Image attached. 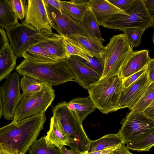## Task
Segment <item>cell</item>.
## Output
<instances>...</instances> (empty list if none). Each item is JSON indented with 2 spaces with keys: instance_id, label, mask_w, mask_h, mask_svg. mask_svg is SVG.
<instances>
[{
  "instance_id": "obj_10",
  "label": "cell",
  "mask_w": 154,
  "mask_h": 154,
  "mask_svg": "<svg viewBox=\"0 0 154 154\" xmlns=\"http://www.w3.org/2000/svg\"><path fill=\"white\" fill-rule=\"evenodd\" d=\"M121 123L119 132L126 143L138 141L154 130V120L143 112L131 110Z\"/></svg>"
},
{
  "instance_id": "obj_3",
  "label": "cell",
  "mask_w": 154,
  "mask_h": 154,
  "mask_svg": "<svg viewBox=\"0 0 154 154\" xmlns=\"http://www.w3.org/2000/svg\"><path fill=\"white\" fill-rule=\"evenodd\" d=\"M66 103L62 102L54 107L52 116L57 120L63 132L70 139L69 146L83 154L88 151L91 140L84 131L82 123L75 113L68 108Z\"/></svg>"
},
{
  "instance_id": "obj_8",
  "label": "cell",
  "mask_w": 154,
  "mask_h": 154,
  "mask_svg": "<svg viewBox=\"0 0 154 154\" xmlns=\"http://www.w3.org/2000/svg\"><path fill=\"white\" fill-rule=\"evenodd\" d=\"M5 29L10 45L17 57H22L23 54L26 50L36 43L49 38L60 35L54 33L39 32L23 21Z\"/></svg>"
},
{
  "instance_id": "obj_2",
  "label": "cell",
  "mask_w": 154,
  "mask_h": 154,
  "mask_svg": "<svg viewBox=\"0 0 154 154\" xmlns=\"http://www.w3.org/2000/svg\"><path fill=\"white\" fill-rule=\"evenodd\" d=\"M21 76H29L51 86L74 81L65 59L54 62L31 61L24 59L15 68Z\"/></svg>"
},
{
  "instance_id": "obj_39",
  "label": "cell",
  "mask_w": 154,
  "mask_h": 154,
  "mask_svg": "<svg viewBox=\"0 0 154 154\" xmlns=\"http://www.w3.org/2000/svg\"><path fill=\"white\" fill-rule=\"evenodd\" d=\"M143 112L147 116L154 120V99L150 105Z\"/></svg>"
},
{
  "instance_id": "obj_42",
  "label": "cell",
  "mask_w": 154,
  "mask_h": 154,
  "mask_svg": "<svg viewBox=\"0 0 154 154\" xmlns=\"http://www.w3.org/2000/svg\"><path fill=\"white\" fill-rule=\"evenodd\" d=\"M44 1L51 6L61 11L59 0H44Z\"/></svg>"
},
{
  "instance_id": "obj_4",
  "label": "cell",
  "mask_w": 154,
  "mask_h": 154,
  "mask_svg": "<svg viewBox=\"0 0 154 154\" xmlns=\"http://www.w3.org/2000/svg\"><path fill=\"white\" fill-rule=\"evenodd\" d=\"M124 88L119 75L101 78L88 89L89 96L96 108L107 114L119 109V102Z\"/></svg>"
},
{
  "instance_id": "obj_30",
  "label": "cell",
  "mask_w": 154,
  "mask_h": 154,
  "mask_svg": "<svg viewBox=\"0 0 154 154\" xmlns=\"http://www.w3.org/2000/svg\"><path fill=\"white\" fill-rule=\"evenodd\" d=\"M154 99V82L148 86L142 97L131 109L143 112L151 104Z\"/></svg>"
},
{
  "instance_id": "obj_22",
  "label": "cell",
  "mask_w": 154,
  "mask_h": 154,
  "mask_svg": "<svg viewBox=\"0 0 154 154\" xmlns=\"http://www.w3.org/2000/svg\"><path fill=\"white\" fill-rule=\"evenodd\" d=\"M45 138L47 142L58 148L69 146L70 140L60 129L57 120L52 116L50 120V128Z\"/></svg>"
},
{
  "instance_id": "obj_21",
  "label": "cell",
  "mask_w": 154,
  "mask_h": 154,
  "mask_svg": "<svg viewBox=\"0 0 154 154\" xmlns=\"http://www.w3.org/2000/svg\"><path fill=\"white\" fill-rule=\"evenodd\" d=\"M17 57L9 44L1 49L0 52V81L6 79L14 70Z\"/></svg>"
},
{
  "instance_id": "obj_19",
  "label": "cell",
  "mask_w": 154,
  "mask_h": 154,
  "mask_svg": "<svg viewBox=\"0 0 154 154\" xmlns=\"http://www.w3.org/2000/svg\"><path fill=\"white\" fill-rule=\"evenodd\" d=\"M67 37L79 44L93 56L103 59L105 47L100 41L87 36L78 35Z\"/></svg>"
},
{
  "instance_id": "obj_23",
  "label": "cell",
  "mask_w": 154,
  "mask_h": 154,
  "mask_svg": "<svg viewBox=\"0 0 154 154\" xmlns=\"http://www.w3.org/2000/svg\"><path fill=\"white\" fill-rule=\"evenodd\" d=\"M124 142L119 132L106 134L95 140H91L88 152L101 151L116 147Z\"/></svg>"
},
{
  "instance_id": "obj_9",
  "label": "cell",
  "mask_w": 154,
  "mask_h": 154,
  "mask_svg": "<svg viewBox=\"0 0 154 154\" xmlns=\"http://www.w3.org/2000/svg\"><path fill=\"white\" fill-rule=\"evenodd\" d=\"M22 57L30 61L42 62L65 59L68 56L63 38L60 35L39 42L26 50Z\"/></svg>"
},
{
  "instance_id": "obj_33",
  "label": "cell",
  "mask_w": 154,
  "mask_h": 154,
  "mask_svg": "<svg viewBox=\"0 0 154 154\" xmlns=\"http://www.w3.org/2000/svg\"><path fill=\"white\" fill-rule=\"evenodd\" d=\"M14 12L18 19H24L28 8V2L26 0H10Z\"/></svg>"
},
{
  "instance_id": "obj_38",
  "label": "cell",
  "mask_w": 154,
  "mask_h": 154,
  "mask_svg": "<svg viewBox=\"0 0 154 154\" xmlns=\"http://www.w3.org/2000/svg\"><path fill=\"white\" fill-rule=\"evenodd\" d=\"M0 49L7 44H9V40L3 27L0 28Z\"/></svg>"
},
{
  "instance_id": "obj_44",
  "label": "cell",
  "mask_w": 154,
  "mask_h": 154,
  "mask_svg": "<svg viewBox=\"0 0 154 154\" xmlns=\"http://www.w3.org/2000/svg\"><path fill=\"white\" fill-rule=\"evenodd\" d=\"M0 154H19L14 150L0 148Z\"/></svg>"
},
{
  "instance_id": "obj_28",
  "label": "cell",
  "mask_w": 154,
  "mask_h": 154,
  "mask_svg": "<svg viewBox=\"0 0 154 154\" xmlns=\"http://www.w3.org/2000/svg\"><path fill=\"white\" fill-rule=\"evenodd\" d=\"M63 37L68 57L71 55H76L87 60L91 57H93L79 44L67 37Z\"/></svg>"
},
{
  "instance_id": "obj_11",
  "label": "cell",
  "mask_w": 154,
  "mask_h": 154,
  "mask_svg": "<svg viewBox=\"0 0 154 154\" xmlns=\"http://www.w3.org/2000/svg\"><path fill=\"white\" fill-rule=\"evenodd\" d=\"M20 76L17 72L11 73L0 87L3 103V116L7 120H13L15 111L23 96L20 93Z\"/></svg>"
},
{
  "instance_id": "obj_35",
  "label": "cell",
  "mask_w": 154,
  "mask_h": 154,
  "mask_svg": "<svg viewBox=\"0 0 154 154\" xmlns=\"http://www.w3.org/2000/svg\"><path fill=\"white\" fill-rule=\"evenodd\" d=\"M146 71V68L142 69L131 75L127 78L123 80L124 88H127L136 81Z\"/></svg>"
},
{
  "instance_id": "obj_31",
  "label": "cell",
  "mask_w": 154,
  "mask_h": 154,
  "mask_svg": "<svg viewBox=\"0 0 154 154\" xmlns=\"http://www.w3.org/2000/svg\"><path fill=\"white\" fill-rule=\"evenodd\" d=\"M146 28L137 27L125 29L122 31L128 38L132 47H137L140 45L142 35Z\"/></svg>"
},
{
  "instance_id": "obj_12",
  "label": "cell",
  "mask_w": 154,
  "mask_h": 154,
  "mask_svg": "<svg viewBox=\"0 0 154 154\" xmlns=\"http://www.w3.org/2000/svg\"><path fill=\"white\" fill-rule=\"evenodd\" d=\"M27 1V11L23 21L39 32L53 33L51 22L44 0Z\"/></svg>"
},
{
  "instance_id": "obj_36",
  "label": "cell",
  "mask_w": 154,
  "mask_h": 154,
  "mask_svg": "<svg viewBox=\"0 0 154 154\" xmlns=\"http://www.w3.org/2000/svg\"><path fill=\"white\" fill-rule=\"evenodd\" d=\"M146 74L150 83L154 82V58L150 59L146 68Z\"/></svg>"
},
{
  "instance_id": "obj_25",
  "label": "cell",
  "mask_w": 154,
  "mask_h": 154,
  "mask_svg": "<svg viewBox=\"0 0 154 154\" xmlns=\"http://www.w3.org/2000/svg\"><path fill=\"white\" fill-rule=\"evenodd\" d=\"M10 0H0V26L5 29L18 24Z\"/></svg>"
},
{
  "instance_id": "obj_17",
  "label": "cell",
  "mask_w": 154,
  "mask_h": 154,
  "mask_svg": "<svg viewBox=\"0 0 154 154\" xmlns=\"http://www.w3.org/2000/svg\"><path fill=\"white\" fill-rule=\"evenodd\" d=\"M88 5L89 9L100 25L114 15L128 14L115 6L108 0H90Z\"/></svg>"
},
{
  "instance_id": "obj_40",
  "label": "cell",
  "mask_w": 154,
  "mask_h": 154,
  "mask_svg": "<svg viewBox=\"0 0 154 154\" xmlns=\"http://www.w3.org/2000/svg\"><path fill=\"white\" fill-rule=\"evenodd\" d=\"M147 8L154 21V0H144Z\"/></svg>"
},
{
  "instance_id": "obj_29",
  "label": "cell",
  "mask_w": 154,
  "mask_h": 154,
  "mask_svg": "<svg viewBox=\"0 0 154 154\" xmlns=\"http://www.w3.org/2000/svg\"><path fill=\"white\" fill-rule=\"evenodd\" d=\"M128 149L138 152L149 151L154 146V130L144 137L136 141L127 143Z\"/></svg>"
},
{
  "instance_id": "obj_37",
  "label": "cell",
  "mask_w": 154,
  "mask_h": 154,
  "mask_svg": "<svg viewBox=\"0 0 154 154\" xmlns=\"http://www.w3.org/2000/svg\"><path fill=\"white\" fill-rule=\"evenodd\" d=\"M125 143L123 142L119 145L116 148L106 154H133L125 146Z\"/></svg>"
},
{
  "instance_id": "obj_7",
  "label": "cell",
  "mask_w": 154,
  "mask_h": 154,
  "mask_svg": "<svg viewBox=\"0 0 154 154\" xmlns=\"http://www.w3.org/2000/svg\"><path fill=\"white\" fill-rule=\"evenodd\" d=\"M52 86L46 85L41 91L23 94L15 111L13 122L45 113L55 98Z\"/></svg>"
},
{
  "instance_id": "obj_15",
  "label": "cell",
  "mask_w": 154,
  "mask_h": 154,
  "mask_svg": "<svg viewBox=\"0 0 154 154\" xmlns=\"http://www.w3.org/2000/svg\"><path fill=\"white\" fill-rule=\"evenodd\" d=\"M146 71L127 88H124L119 102V109L128 108L131 110L142 97L150 84Z\"/></svg>"
},
{
  "instance_id": "obj_46",
  "label": "cell",
  "mask_w": 154,
  "mask_h": 154,
  "mask_svg": "<svg viewBox=\"0 0 154 154\" xmlns=\"http://www.w3.org/2000/svg\"><path fill=\"white\" fill-rule=\"evenodd\" d=\"M152 41H153V42L154 44V35H153V37Z\"/></svg>"
},
{
  "instance_id": "obj_43",
  "label": "cell",
  "mask_w": 154,
  "mask_h": 154,
  "mask_svg": "<svg viewBox=\"0 0 154 154\" xmlns=\"http://www.w3.org/2000/svg\"><path fill=\"white\" fill-rule=\"evenodd\" d=\"M118 146L114 147L109 148L103 150L95 151L91 152H86L83 154H106L116 148Z\"/></svg>"
},
{
  "instance_id": "obj_26",
  "label": "cell",
  "mask_w": 154,
  "mask_h": 154,
  "mask_svg": "<svg viewBox=\"0 0 154 154\" xmlns=\"http://www.w3.org/2000/svg\"><path fill=\"white\" fill-rule=\"evenodd\" d=\"M28 151L29 154H61L57 147L47 142L45 135L36 139Z\"/></svg>"
},
{
  "instance_id": "obj_41",
  "label": "cell",
  "mask_w": 154,
  "mask_h": 154,
  "mask_svg": "<svg viewBox=\"0 0 154 154\" xmlns=\"http://www.w3.org/2000/svg\"><path fill=\"white\" fill-rule=\"evenodd\" d=\"M58 148L61 154H83L75 150L68 149L65 146Z\"/></svg>"
},
{
  "instance_id": "obj_32",
  "label": "cell",
  "mask_w": 154,
  "mask_h": 154,
  "mask_svg": "<svg viewBox=\"0 0 154 154\" xmlns=\"http://www.w3.org/2000/svg\"><path fill=\"white\" fill-rule=\"evenodd\" d=\"M95 71L101 77L104 70L103 59L96 57H91L86 60L82 57L76 55H71Z\"/></svg>"
},
{
  "instance_id": "obj_14",
  "label": "cell",
  "mask_w": 154,
  "mask_h": 154,
  "mask_svg": "<svg viewBox=\"0 0 154 154\" xmlns=\"http://www.w3.org/2000/svg\"><path fill=\"white\" fill-rule=\"evenodd\" d=\"M66 64L74 77V81L85 89L98 82L100 76L72 56L65 59Z\"/></svg>"
},
{
  "instance_id": "obj_34",
  "label": "cell",
  "mask_w": 154,
  "mask_h": 154,
  "mask_svg": "<svg viewBox=\"0 0 154 154\" xmlns=\"http://www.w3.org/2000/svg\"><path fill=\"white\" fill-rule=\"evenodd\" d=\"M115 6L126 13L135 0H108Z\"/></svg>"
},
{
  "instance_id": "obj_45",
  "label": "cell",
  "mask_w": 154,
  "mask_h": 154,
  "mask_svg": "<svg viewBox=\"0 0 154 154\" xmlns=\"http://www.w3.org/2000/svg\"><path fill=\"white\" fill-rule=\"evenodd\" d=\"M3 103L2 97L0 95V118H1L3 116Z\"/></svg>"
},
{
  "instance_id": "obj_27",
  "label": "cell",
  "mask_w": 154,
  "mask_h": 154,
  "mask_svg": "<svg viewBox=\"0 0 154 154\" xmlns=\"http://www.w3.org/2000/svg\"><path fill=\"white\" fill-rule=\"evenodd\" d=\"M46 84L32 77L24 75L20 81V87L23 94H29L41 91Z\"/></svg>"
},
{
  "instance_id": "obj_16",
  "label": "cell",
  "mask_w": 154,
  "mask_h": 154,
  "mask_svg": "<svg viewBox=\"0 0 154 154\" xmlns=\"http://www.w3.org/2000/svg\"><path fill=\"white\" fill-rule=\"evenodd\" d=\"M150 59L148 50L133 51L121 69L119 75L124 80L134 74L146 68Z\"/></svg>"
},
{
  "instance_id": "obj_18",
  "label": "cell",
  "mask_w": 154,
  "mask_h": 154,
  "mask_svg": "<svg viewBox=\"0 0 154 154\" xmlns=\"http://www.w3.org/2000/svg\"><path fill=\"white\" fill-rule=\"evenodd\" d=\"M88 0H59L61 11L79 24L88 10Z\"/></svg>"
},
{
  "instance_id": "obj_5",
  "label": "cell",
  "mask_w": 154,
  "mask_h": 154,
  "mask_svg": "<svg viewBox=\"0 0 154 154\" xmlns=\"http://www.w3.org/2000/svg\"><path fill=\"white\" fill-rule=\"evenodd\" d=\"M133 52V47L125 34L112 36L105 47L103 58L104 70L101 78L119 75Z\"/></svg>"
},
{
  "instance_id": "obj_6",
  "label": "cell",
  "mask_w": 154,
  "mask_h": 154,
  "mask_svg": "<svg viewBox=\"0 0 154 154\" xmlns=\"http://www.w3.org/2000/svg\"><path fill=\"white\" fill-rule=\"evenodd\" d=\"M126 13L128 14L114 15L100 25L122 31L137 27H154L153 17L149 12L144 0H135Z\"/></svg>"
},
{
  "instance_id": "obj_24",
  "label": "cell",
  "mask_w": 154,
  "mask_h": 154,
  "mask_svg": "<svg viewBox=\"0 0 154 154\" xmlns=\"http://www.w3.org/2000/svg\"><path fill=\"white\" fill-rule=\"evenodd\" d=\"M79 24L87 36L99 40L102 42L104 41L101 35L100 25L89 8Z\"/></svg>"
},
{
  "instance_id": "obj_1",
  "label": "cell",
  "mask_w": 154,
  "mask_h": 154,
  "mask_svg": "<svg viewBox=\"0 0 154 154\" xmlns=\"http://www.w3.org/2000/svg\"><path fill=\"white\" fill-rule=\"evenodd\" d=\"M45 113L10 124L0 128V148L26 154L43 128Z\"/></svg>"
},
{
  "instance_id": "obj_20",
  "label": "cell",
  "mask_w": 154,
  "mask_h": 154,
  "mask_svg": "<svg viewBox=\"0 0 154 154\" xmlns=\"http://www.w3.org/2000/svg\"><path fill=\"white\" fill-rule=\"evenodd\" d=\"M68 108L77 115L82 123L89 114L96 108L89 96L85 97L75 98L66 103Z\"/></svg>"
},
{
  "instance_id": "obj_13",
  "label": "cell",
  "mask_w": 154,
  "mask_h": 154,
  "mask_svg": "<svg viewBox=\"0 0 154 154\" xmlns=\"http://www.w3.org/2000/svg\"><path fill=\"white\" fill-rule=\"evenodd\" d=\"M44 2L52 27L59 35L67 37L73 35L86 36L78 23L61 11Z\"/></svg>"
}]
</instances>
